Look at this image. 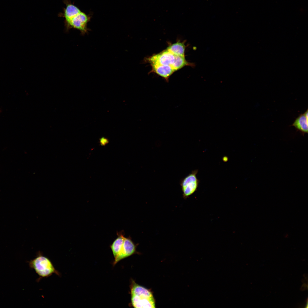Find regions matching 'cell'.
<instances>
[{
    "mask_svg": "<svg viewBox=\"0 0 308 308\" xmlns=\"http://www.w3.org/2000/svg\"><path fill=\"white\" fill-rule=\"evenodd\" d=\"M137 244H135L129 236L125 237L120 248V251L117 256L114 259L113 263L114 266L121 260L127 258L135 254L136 252Z\"/></svg>",
    "mask_w": 308,
    "mask_h": 308,
    "instance_id": "5",
    "label": "cell"
},
{
    "mask_svg": "<svg viewBox=\"0 0 308 308\" xmlns=\"http://www.w3.org/2000/svg\"><path fill=\"white\" fill-rule=\"evenodd\" d=\"M167 49L174 54L185 56V46L183 43L177 42L169 46Z\"/></svg>",
    "mask_w": 308,
    "mask_h": 308,
    "instance_id": "10",
    "label": "cell"
},
{
    "mask_svg": "<svg viewBox=\"0 0 308 308\" xmlns=\"http://www.w3.org/2000/svg\"><path fill=\"white\" fill-rule=\"evenodd\" d=\"M198 172V169L193 170L180 180V185L184 199L189 198L197 191L200 183L197 177Z\"/></svg>",
    "mask_w": 308,
    "mask_h": 308,
    "instance_id": "4",
    "label": "cell"
},
{
    "mask_svg": "<svg viewBox=\"0 0 308 308\" xmlns=\"http://www.w3.org/2000/svg\"><path fill=\"white\" fill-rule=\"evenodd\" d=\"M292 126L297 130L300 131L304 135L308 132V114L307 110L304 114L300 115L295 120Z\"/></svg>",
    "mask_w": 308,
    "mask_h": 308,
    "instance_id": "8",
    "label": "cell"
},
{
    "mask_svg": "<svg viewBox=\"0 0 308 308\" xmlns=\"http://www.w3.org/2000/svg\"><path fill=\"white\" fill-rule=\"evenodd\" d=\"M189 64L185 60V56L175 55V61L172 67L175 71Z\"/></svg>",
    "mask_w": 308,
    "mask_h": 308,
    "instance_id": "11",
    "label": "cell"
},
{
    "mask_svg": "<svg viewBox=\"0 0 308 308\" xmlns=\"http://www.w3.org/2000/svg\"><path fill=\"white\" fill-rule=\"evenodd\" d=\"M153 70L158 75L164 78L167 81H168L169 76L175 71L170 66L161 64L158 63L150 62Z\"/></svg>",
    "mask_w": 308,
    "mask_h": 308,
    "instance_id": "7",
    "label": "cell"
},
{
    "mask_svg": "<svg viewBox=\"0 0 308 308\" xmlns=\"http://www.w3.org/2000/svg\"><path fill=\"white\" fill-rule=\"evenodd\" d=\"M132 305L135 308H155V300L152 292L148 289L131 280L130 285Z\"/></svg>",
    "mask_w": 308,
    "mask_h": 308,
    "instance_id": "2",
    "label": "cell"
},
{
    "mask_svg": "<svg viewBox=\"0 0 308 308\" xmlns=\"http://www.w3.org/2000/svg\"><path fill=\"white\" fill-rule=\"evenodd\" d=\"M64 2L66 7L62 16L64 19L66 30L74 29L79 31L82 35L86 33L89 17L71 2L67 1Z\"/></svg>",
    "mask_w": 308,
    "mask_h": 308,
    "instance_id": "1",
    "label": "cell"
},
{
    "mask_svg": "<svg viewBox=\"0 0 308 308\" xmlns=\"http://www.w3.org/2000/svg\"><path fill=\"white\" fill-rule=\"evenodd\" d=\"M30 267L34 269L39 276L37 281L42 278L48 277L53 274L58 276L61 274L55 268L50 260L44 256L40 252L37 254L36 258L29 262Z\"/></svg>",
    "mask_w": 308,
    "mask_h": 308,
    "instance_id": "3",
    "label": "cell"
},
{
    "mask_svg": "<svg viewBox=\"0 0 308 308\" xmlns=\"http://www.w3.org/2000/svg\"><path fill=\"white\" fill-rule=\"evenodd\" d=\"M175 54L167 49L159 54L153 56L150 58L149 61L161 64L170 66L172 67L175 61Z\"/></svg>",
    "mask_w": 308,
    "mask_h": 308,
    "instance_id": "6",
    "label": "cell"
},
{
    "mask_svg": "<svg viewBox=\"0 0 308 308\" xmlns=\"http://www.w3.org/2000/svg\"><path fill=\"white\" fill-rule=\"evenodd\" d=\"M117 237L110 246L114 259L117 256L119 253L121 245L125 237L123 231L117 232Z\"/></svg>",
    "mask_w": 308,
    "mask_h": 308,
    "instance_id": "9",
    "label": "cell"
}]
</instances>
